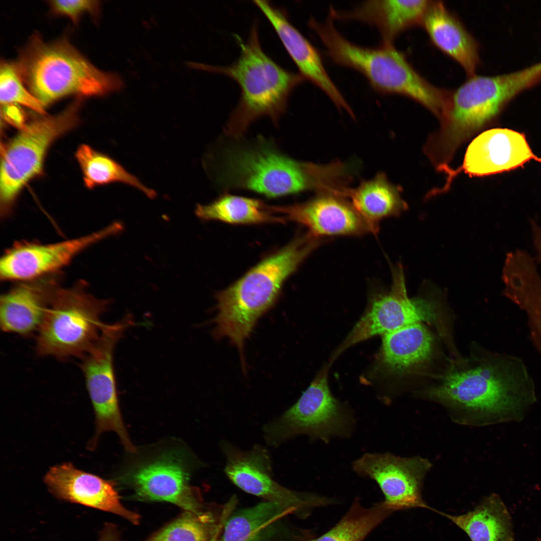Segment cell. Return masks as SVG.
<instances>
[{
  "label": "cell",
  "instance_id": "cell-37",
  "mask_svg": "<svg viewBox=\"0 0 541 541\" xmlns=\"http://www.w3.org/2000/svg\"><path fill=\"white\" fill-rule=\"evenodd\" d=\"M537 541H541V538L538 539Z\"/></svg>",
  "mask_w": 541,
  "mask_h": 541
},
{
  "label": "cell",
  "instance_id": "cell-2",
  "mask_svg": "<svg viewBox=\"0 0 541 541\" xmlns=\"http://www.w3.org/2000/svg\"><path fill=\"white\" fill-rule=\"evenodd\" d=\"M320 243L309 233L266 258L218 293L217 337L228 338L242 352L256 321L274 304L286 279Z\"/></svg>",
  "mask_w": 541,
  "mask_h": 541
},
{
  "label": "cell",
  "instance_id": "cell-19",
  "mask_svg": "<svg viewBox=\"0 0 541 541\" xmlns=\"http://www.w3.org/2000/svg\"><path fill=\"white\" fill-rule=\"evenodd\" d=\"M58 273L19 282L1 296L0 325L5 332L29 337L39 329L60 286Z\"/></svg>",
  "mask_w": 541,
  "mask_h": 541
},
{
  "label": "cell",
  "instance_id": "cell-30",
  "mask_svg": "<svg viewBox=\"0 0 541 541\" xmlns=\"http://www.w3.org/2000/svg\"><path fill=\"white\" fill-rule=\"evenodd\" d=\"M76 158L83 172L84 183L89 188L121 182L138 189L151 199L156 196V191L145 186L117 162L89 145H81L77 150Z\"/></svg>",
  "mask_w": 541,
  "mask_h": 541
},
{
  "label": "cell",
  "instance_id": "cell-3",
  "mask_svg": "<svg viewBox=\"0 0 541 541\" xmlns=\"http://www.w3.org/2000/svg\"><path fill=\"white\" fill-rule=\"evenodd\" d=\"M533 387V380L521 360L512 355L475 368L449 374L423 396L443 405L457 423L477 426L488 416L517 401L518 395Z\"/></svg>",
  "mask_w": 541,
  "mask_h": 541
},
{
  "label": "cell",
  "instance_id": "cell-28",
  "mask_svg": "<svg viewBox=\"0 0 541 541\" xmlns=\"http://www.w3.org/2000/svg\"><path fill=\"white\" fill-rule=\"evenodd\" d=\"M236 501L231 498L221 511L207 508L201 513H184L146 541H218Z\"/></svg>",
  "mask_w": 541,
  "mask_h": 541
},
{
  "label": "cell",
  "instance_id": "cell-26",
  "mask_svg": "<svg viewBox=\"0 0 541 541\" xmlns=\"http://www.w3.org/2000/svg\"><path fill=\"white\" fill-rule=\"evenodd\" d=\"M343 197L349 200L374 233L378 231L380 220L397 216L407 207L399 189L381 172L355 188H346Z\"/></svg>",
  "mask_w": 541,
  "mask_h": 541
},
{
  "label": "cell",
  "instance_id": "cell-13",
  "mask_svg": "<svg viewBox=\"0 0 541 541\" xmlns=\"http://www.w3.org/2000/svg\"><path fill=\"white\" fill-rule=\"evenodd\" d=\"M226 462L224 472L228 479L243 491L292 510L294 514L333 500L314 493L299 492L279 483L273 475L267 450L255 445L243 450L227 441L220 442Z\"/></svg>",
  "mask_w": 541,
  "mask_h": 541
},
{
  "label": "cell",
  "instance_id": "cell-32",
  "mask_svg": "<svg viewBox=\"0 0 541 541\" xmlns=\"http://www.w3.org/2000/svg\"><path fill=\"white\" fill-rule=\"evenodd\" d=\"M0 102L1 105L20 104L46 114L44 106L25 88L14 63L6 60H1L0 64Z\"/></svg>",
  "mask_w": 541,
  "mask_h": 541
},
{
  "label": "cell",
  "instance_id": "cell-38",
  "mask_svg": "<svg viewBox=\"0 0 541 541\" xmlns=\"http://www.w3.org/2000/svg\"><path fill=\"white\" fill-rule=\"evenodd\" d=\"M539 161L541 162V159H539Z\"/></svg>",
  "mask_w": 541,
  "mask_h": 541
},
{
  "label": "cell",
  "instance_id": "cell-34",
  "mask_svg": "<svg viewBox=\"0 0 541 541\" xmlns=\"http://www.w3.org/2000/svg\"><path fill=\"white\" fill-rule=\"evenodd\" d=\"M17 105L9 104L1 105V114L7 121L22 129L26 126L24 113Z\"/></svg>",
  "mask_w": 541,
  "mask_h": 541
},
{
  "label": "cell",
  "instance_id": "cell-10",
  "mask_svg": "<svg viewBox=\"0 0 541 541\" xmlns=\"http://www.w3.org/2000/svg\"><path fill=\"white\" fill-rule=\"evenodd\" d=\"M83 98L77 97L64 111L31 122L3 148L1 158V214L7 215L23 186L42 171L47 151L58 137L78 121Z\"/></svg>",
  "mask_w": 541,
  "mask_h": 541
},
{
  "label": "cell",
  "instance_id": "cell-6",
  "mask_svg": "<svg viewBox=\"0 0 541 541\" xmlns=\"http://www.w3.org/2000/svg\"><path fill=\"white\" fill-rule=\"evenodd\" d=\"M333 20L330 17L321 23L312 18L309 25L334 62L359 72L381 93L407 96L432 112L439 109L445 95L444 89L422 77L393 44H382L377 48L356 45L338 31Z\"/></svg>",
  "mask_w": 541,
  "mask_h": 541
},
{
  "label": "cell",
  "instance_id": "cell-24",
  "mask_svg": "<svg viewBox=\"0 0 541 541\" xmlns=\"http://www.w3.org/2000/svg\"><path fill=\"white\" fill-rule=\"evenodd\" d=\"M421 26L432 43L457 62L468 77L475 74L480 64L477 42L442 2L432 1Z\"/></svg>",
  "mask_w": 541,
  "mask_h": 541
},
{
  "label": "cell",
  "instance_id": "cell-16",
  "mask_svg": "<svg viewBox=\"0 0 541 541\" xmlns=\"http://www.w3.org/2000/svg\"><path fill=\"white\" fill-rule=\"evenodd\" d=\"M120 221L84 236L62 241L42 243L24 241L8 249L0 259V278L17 282L60 273L79 254L93 244L120 233Z\"/></svg>",
  "mask_w": 541,
  "mask_h": 541
},
{
  "label": "cell",
  "instance_id": "cell-21",
  "mask_svg": "<svg viewBox=\"0 0 541 541\" xmlns=\"http://www.w3.org/2000/svg\"><path fill=\"white\" fill-rule=\"evenodd\" d=\"M534 159L522 133L493 128L476 137L466 150L463 169L472 175L483 176L510 170Z\"/></svg>",
  "mask_w": 541,
  "mask_h": 541
},
{
  "label": "cell",
  "instance_id": "cell-1",
  "mask_svg": "<svg viewBox=\"0 0 541 541\" xmlns=\"http://www.w3.org/2000/svg\"><path fill=\"white\" fill-rule=\"evenodd\" d=\"M14 63L24 85L44 107L67 96H104L124 86L119 75L97 68L66 37L47 43L35 33Z\"/></svg>",
  "mask_w": 541,
  "mask_h": 541
},
{
  "label": "cell",
  "instance_id": "cell-36",
  "mask_svg": "<svg viewBox=\"0 0 541 541\" xmlns=\"http://www.w3.org/2000/svg\"><path fill=\"white\" fill-rule=\"evenodd\" d=\"M530 225L533 234V243L537 252V259L541 263V226L537 224L534 220L530 221Z\"/></svg>",
  "mask_w": 541,
  "mask_h": 541
},
{
  "label": "cell",
  "instance_id": "cell-14",
  "mask_svg": "<svg viewBox=\"0 0 541 541\" xmlns=\"http://www.w3.org/2000/svg\"><path fill=\"white\" fill-rule=\"evenodd\" d=\"M392 274L390 291L372 298L364 315L334 352V359L351 346L376 335L383 336L412 324L435 320L436 304L429 300L408 297L402 265L394 267Z\"/></svg>",
  "mask_w": 541,
  "mask_h": 541
},
{
  "label": "cell",
  "instance_id": "cell-9",
  "mask_svg": "<svg viewBox=\"0 0 541 541\" xmlns=\"http://www.w3.org/2000/svg\"><path fill=\"white\" fill-rule=\"evenodd\" d=\"M328 370V366H324L293 406L264 426L263 436L268 445L277 447L301 435L328 443L332 438L352 434L354 413L332 395Z\"/></svg>",
  "mask_w": 541,
  "mask_h": 541
},
{
  "label": "cell",
  "instance_id": "cell-18",
  "mask_svg": "<svg viewBox=\"0 0 541 541\" xmlns=\"http://www.w3.org/2000/svg\"><path fill=\"white\" fill-rule=\"evenodd\" d=\"M278 208L285 218L305 225L318 237L374 233L350 202L334 193H318L304 203Z\"/></svg>",
  "mask_w": 541,
  "mask_h": 541
},
{
  "label": "cell",
  "instance_id": "cell-4",
  "mask_svg": "<svg viewBox=\"0 0 541 541\" xmlns=\"http://www.w3.org/2000/svg\"><path fill=\"white\" fill-rule=\"evenodd\" d=\"M224 160L229 184L271 197L307 190L333 192L347 185L352 175L348 163L300 161L265 146L232 150Z\"/></svg>",
  "mask_w": 541,
  "mask_h": 541
},
{
  "label": "cell",
  "instance_id": "cell-8",
  "mask_svg": "<svg viewBox=\"0 0 541 541\" xmlns=\"http://www.w3.org/2000/svg\"><path fill=\"white\" fill-rule=\"evenodd\" d=\"M541 78V61L509 73L473 75L450 91L443 112L442 145L451 153L463 139L494 117L518 93Z\"/></svg>",
  "mask_w": 541,
  "mask_h": 541
},
{
  "label": "cell",
  "instance_id": "cell-22",
  "mask_svg": "<svg viewBox=\"0 0 541 541\" xmlns=\"http://www.w3.org/2000/svg\"><path fill=\"white\" fill-rule=\"evenodd\" d=\"M432 1L374 0L362 3L351 10L340 12L330 9L333 20H355L375 26L383 44H393L404 31L422 25Z\"/></svg>",
  "mask_w": 541,
  "mask_h": 541
},
{
  "label": "cell",
  "instance_id": "cell-23",
  "mask_svg": "<svg viewBox=\"0 0 541 541\" xmlns=\"http://www.w3.org/2000/svg\"><path fill=\"white\" fill-rule=\"evenodd\" d=\"M289 510L267 501L231 513L218 541H298Z\"/></svg>",
  "mask_w": 541,
  "mask_h": 541
},
{
  "label": "cell",
  "instance_id": "cell-33",
  "mask_svg": "<svg viewBox=\"0 0 541 541\" xmlns=\"http://www.w3.org/2000/svg\"><path fill=\"white\" fill-rule=\"evenodd\" d=\"M51 12L56 15L68 17L74 24H77L82 16L89 13L95 19L100 14V4L98 1H49Z\"/></svg>",
  "mask_w": 541,
  "mask_h": 541
},
{
  "label": "cell",
  "instance_id": "cell-11",
  "mask_svg": "<svg viewBox=\"0 0 541 541\" xmlns=\"http://www.w3.org/2000/svg\"><path fill=\"white\" fill-rule=\"evenodd\" d=\"M133 324L129 315L114 324H105L96 344L81 358L80 367L95 418V431L87 444L88 450L96 449L103 433L113 431L127 451H136L121 415L113 368L115 345L125 329Z\"/></svg>",
  "mask_w": 541,
  "mask_h": 541
},
{
  "label": "cell",
  "instance_id": "cell-15",
  "mask_svg": "<svg viewBox=\"0 0 541 541\" xmlns=\"http://www.w3.org/2000/svg\"><path fill=\"white\" fill-rule=\"evenodd\" d=\"M432 466L427 458L403 457L389 452L366 453L353 461V470L361 477L374 480L385 499L383 505L392 512L412 508L436 512L423 500L425 478Z\"/></svg>",
  "mask_w": 541,
  "mask_h": 541
},
{
  "label": "cell",
  "instance_id": "cell-17",
  "mask_svg": "<svg viewBox=\"0 0 541 541\" xmlns=\"http://www.w3.org/2000/svg\"><path fill=\"white\" fill-rule=\"evenodd\" d=\"M44 482L60 500L114 513L134 524L140 522V515L121 503L112 481L79 469L70 462L50 467Z\"/></svg>",
  "mask_w": 541,
  "mask_h": 541
},
{
  "label": "cell",
  "instance_id": "cell-25",
  "mask_svg": "<svg viewBox=\"0 0 541 541\" xmlns=\"http://www.w3.org/2000/svg\"><path fill=\"white\" fill-rule=\"evenodd\" d=\"M376 369L385 374H401L430 357L433 339L421 323L412 324L382 336Z\"/></svg>",
  "mask_w": 541,
  "mask_h": 541
},
{
  "label": "cell",
  "instance_id": "cell-35",
  "mask_svg": "<svg viewBox=\"0 0 541 541\" xmlns=\"http://www.w3.org/2000/svg\"><path fill=\"white\" fill-rule=\"evenodd\" d=\"M98 541H122L117 526L110 522L106 523L99 533Z\"/></svg>",
  "mask_w": 541,
  "mask_h": 541
},
{
  "label": "cell",
  "instance_id": "cell-27",
  "mask_svg": "<svg viewBox=\"0 0 541 541\" xmlns=\"http://www.w3.org/2000/svg\"><path fill=\"white\" fill-rule=\"evenodd\" d=\"M437 513L463 530L471 541H514L511 516L497 494L483 498L473 510L464 514Z\"/></svg>",
  "mask_w": 541,
  "mask_h": 541
},
{
  "label": "cell",
  "instance_id": "cell-5",
  "mask_svg": "<svg viewBox=\"0 0 541 541\" xmlns=\"http://www.w3.org/2000/svg\"><path fill=\"white\" fill-rule=\"evenodd\" d=\"M235 37L240 55L232 64H188L193 68L223 74L238 84L240 100L226 127L229 135L238 137L259 117L267 116L276 121L285 111L293 91L305 79L300 74L282 68L264 52L256 25L245 42Z\"/></svg>",
  "mask_w": 541,
  "mask_h": 541
},
{
  "label": "cell",
  "instance_id": "cell-7",
  "mask_svg": "<svg viewBox=\"0 0 541 541\" xmlns=\"http://www.w3.org/2000/svg\"><path fill=\"white\" fill-rule=\"evenodd\" d=\"M109 303L89 293L84 283L60 286L36 333L37 354L81 359L99 338L105 325L101 317Z\"/></svg>",
  "mask_w": 541,
  "mask_h": 541
},
{
  "label": "cell",
  "instance_id": "cell-20",
  "mask_svg": "<svg viewBox=\"0 0 541 541\" xmlns=\"http://www.w3.org/2000/svg\"><path fill=\"white\" fill-rule=\"evenodd\" d=\"M253 3L273 27L305 80L321 89L338 108L354 117L351 108L328 75L319 52L291 24L285 13L266 1Z\"/></svg>",
  "mask_w": 541,
  "mask_h": 541
},
{
  "label": "cell",
  "instance_id": "cell-12",
  "mask_svg": "<svg viewBox=\"0 0 541 541\" xmlns=\"http://www.w3.org/2000/svg\"><path fill=\"white\" fill-rule=\"evenodd\" d=\"M132 464L119 480L143 501L167 502L185 511L201 513L207 508L199 492L190 484L192 467L188 454L177 448L159 451Z\"/></svg>",
  "mask_w": 541,
  "mask_h": 541
},
{
  "label": "cell",
  "instance_id": "cell-29",
  "mask_svg": "<svg viewBox=\"0 0 541 541\" xmlns=\"http://www.w3.org/2000/svg\"><path fill=\"white\" fill-rule=\"evenodd\" d=\"M195 212L201 220H217L230 223L284 220L275 214L278 212L276 206H268L256 199L231 194L223 195L207 204H197Z\"/></svg>",
  "mask_w": 541,
  "mask_h": 541
},
{
  "label": "cell",
  "instance_id": "cell-31",
  "mask_svg": "<svg viewBox=\"0 0 541 541\" xmlns=\"http://www.w3.org/2000/svg\"><path fill=\"white\" fill-rule=\"evenodd\" d=\"M392 513L382 502L366 508L356 500L332 528L317 538L305 541H363Z\"/></svg>",
  "mask_w": 541,
  "mask_h": 541
}]
</instances>
